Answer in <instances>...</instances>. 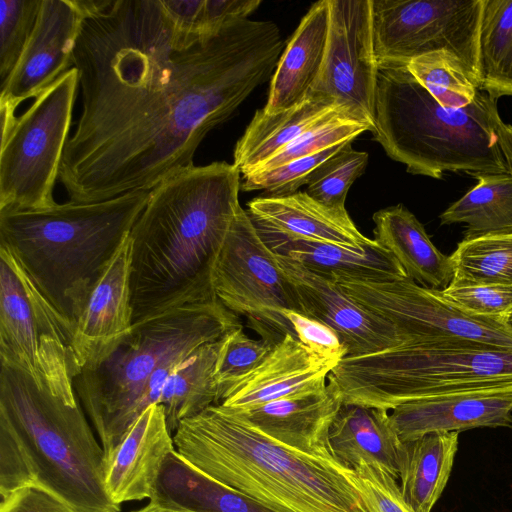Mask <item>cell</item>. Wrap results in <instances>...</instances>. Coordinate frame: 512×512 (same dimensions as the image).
Wrapping results in <instances>:
<instances>
[{
  "label": "cell",
  "mask_w": 512,
  "mask_h": 512,
  "mask_svg": "<svg viewBox=\"0 0 512 512\" xmlns=\"http://www.w3.org/2000/svg\"><path fill=\"white\" fill-rule=\"evenodd\" d=\"M506 322L512 328V312L506 318Z\"/></svg>",
  "instance_id": "681fc988"
},
{
  "label": "cell",
  "mask_w": 512,
  "mask_h": 512,
  "mask_svg": "<svg viewBox=\"0 0 512 512\" xmlns=\"http://www.w3.org/2000/svg\"><path fill=\"white\" fill-rule=\"evenodd\" d=\"M459 432H432L401 441L398 480L405 501L416 512H431L453 467Z\"/></svg>",
  "instance_id": "f1b7e54d"
},
{
  "label": "cell",
  "mask_w": 512,
  "mask_h": 512,
  "mask_svg": "<svg viewBox=\"0 0 512 512\" xmlns=\"http://www.w3.org/2000/svg\"><path fill=\"white\" fill-rule=\"evenodd\" d=\"M222 338L197 347L166 375L157 404L163 407L172 434L182 420L217 404L215 368Z\"/></svg>",
  "instance_id": "f546056e"
},
{
  "label": "cell",
  "mask_w": 512,
  "mask_h": 512,
  "mask_svg": "<svg viewBox=\"0 0 512 512\" xmlns=\"http://www.w3.org/2000/svg\"><path fill=\"white\" fill-rule=\"evenodd\" d=\"M472 176L477 184L440 215L441 224H466L464 238L512 232V174Z\"/></svg>",
  "instance_id": "4dcf8cb0"
},
{
  "label": "cell",
  "mask_w": 512,
  "mask_h": 512,
  "mask_svg": "<svg viewBox=\"0 0 512 512\" xmlns=\"http://www.w3.org/2000/svg\"><path fill=\"white\" fill-rule=\"evenodd\" d=\"M0 512H78L46 488L32 484L0 501Z\"/></svg>",
  "instance_id": "f6af8a7d"
},
{
  "label": "cell",
  "mask_w": 512,
  "mask_h": 512,
  "mask_svg": "<svg viewBox=\"0 0 512 512\" xmlns=\"http://www.w3.org/2000/svg\"><path fill=\"white\" fill-rule=\"evenodd\" d=\"M260 4L259 0H204L197 23L198 38L211 37L233 22L248 19Z\"/></svg>",
  "instance_id": "7bdbcfd3"
},
{
  "label": "cell",
  "mask_w": 512,
  "mask_h": 512,
  "mask_svg": "<svg viewBox=\"0 0 512 512\" xmlns=\"http://www.w3.org/2000/svg\"><path fill=\"white\" fill-rule=\"evenodd\" d=\"M36 484L29 457L12 430L0 422V501Z\"/></svg>",
  "instance_id": "60d3db41"
},
{
  "label": "cell",
  "mask_w": 512,
  "mask_h": 512,
  "mask_svg": "<svg viewBox=\"0 0 512 512\" xmlns=\"http://www.w3.org/2000/svg\"><path fill=\"white\" fill-rule=\"evenodd\" d=\"M85 17L74 0H41L32 35L9 77L0 102L17 108L36 98L73 65Z\"/></svg>",
  "instance_id": "9a60e30c"
},
{
  "label": "cell",
  "mask_w": 512,
  "mask_h": 512,
  "mask_svg": "<svg viewBox=\"0 0 512 512\" xmlns=\"http://www.w3.org/2000/svg\"><path fill=\"white\" fill-rule=\"evenodd\" d=\"M374 140L411 174L509 172L497 125V99L479 90L460 109L439 104L406 65H378Z\"/></svg>",
  "instance_id": "5b68a950"
},
{
  "label": "cell",
  "mask_w": 512,
  "mask_h": 512,
  "mask_svg": "<svg viewBox=\"0 0 512 512\" xmlns=\"http://www.w3.org/2000/svg\"><path fill=\"white\" fill-rule=\"evenodd\" d=\"M400 441L432 432L512 427V385L454 392L412 400L389 413Z\"/></svg>",
  "instance_id": "e0dca14e"
},
{
  "label": "cell",
  "mask_w": 512,
  "mask_h": 512,
  "mask_svg": "<svg viewBox=\"0 0 512 512\" xmlns=\"http://www.w3.org/2000/svg\"><path fill=\"white\" fill-rule=\"evenodd\" d=\"M150 191L38 210L0 211L5 247L74 328L87 300L143 212Z\"/></svg>",
  "instance_id": "277c9868"
},
{
  "label": "cell",
  "mask_w": 512,
  "mask_h": 512,
  "mask_svg": "<svg viewBox=\"0 0 512 512\" xmlns=\"http://www.w3.org/2000/svg\"><path fill=\"white\" fill-rule=\"evenodd\" d=\"M41 0L0 1V81L9 77L34 30Z\"/></svg>",
  "instance_id": "8d00e7d4"
},
{
  "label": "cell",
  "mask_w": 512,
  "mask_h": 512,
  "mask_svg": "<svg viewBox=\"0 0 512 512\" xmlns=\"http://www.w3.org/2000/svg\"><path fill=\"white\" fill-rule=\"evenodd\" d=\"M406 67L426 91L446 108L467 107L479 92L461 60L448 51L419 56L409 61Z\"/></svg>",
  "instance_id": "836d02e7"
},
{
  "label": "cell",
  "mask_w": 512,
  "mask_h": 512,
  "mask_svg": "<svg viewBox=\"0 0 512 512\" xmlns=\"http://www.w3.org/2000/svg\"><path fill=\"white\" fill-rule=\"evenodd\" d=\"M213 287L217 299L234 314L243 315L262 340L276 345L287 334L296 337L282 314L286 309L302 313L296 290L243 208L217 258Z\"/></svg>",
  "instance_id": "8fae6325"
},
{
  "label": "cell",
  "mask_w": 512,
  "mask_h": 512,
  "mask_svg": "<svg viewBox=\"0 0 512 512\" xmlns=\"http://www.w3.org/2000/svg\"><path fill=\"white\" fill-rule=\"evenodd\" d=\"M497 133L509 172L512 174V125L506 124L500 119L497 125Z\"/></svg>",
  "instance_id": "bcb514c9"
},
{
  "label": "cell",
  "mask_w": 512,
  "mask_h": 512,
  "mask_svg": "<svg viewBox=\"0 0 512 512\" xmlns=\"http://www.w3.org/2000/svg\"><path fill=\"white\" fill-rule=\"evenodd\" d=\"M175 450L164 409L150 405L106 457L105 488L111 500L151 499L167 456Z\"/></svg>",
  "instance_id": "ac0fdd59"
},
{
  "label": "cell",
  "mask_w": 512,
  "mask_h": 512,
  "mask_svg": "<svg viewBox=\"0 0 512 512\" xmlns=\"http://www.w3.org/2000/svg\"><path fill=\"white\" fill-rule=\"evenodd\" d=\"M453 305L473 315L504 319L512 312V286L450 284L441 290Z\"/></svg>",
  "instance_id": "f35d334b"
},
{
  "label": "cell",
  "mask_w": 512,
  "mask_h": 512,
  "mask_svg": "<svg viewBox=\"0 0 512 512\" xmlns=\"http://www.w3.org/2000/svg\"><path fill=\"white\" fill-rule=\"evenodd\" d=\"M247 207L257 228L288 238L358 250L372 241L358 230L347 210L331 209L305 192L257 197L248 202Z\"/></svg>",
  "instance_id": "44dd1931"
},
{
  "label": "cell",
  "mask_w": 512,
  "mask_h": 512,
  "mask_svg": "<svg viewBox=\"0 0 512 512\" xmlns=\"http://www.w3.org/2000/svg\"><path fill=\"white\" fill-rule=\"evenodd\" d=\"M343 404L393 410L416 399L512 385V350L479 343H412L344 357L330 372Z\"/></svg>",
  "instance_id": "ba28073f"
},
{
  "label": "cell",
  "mask_w": 512,
  "mask_h": 512,
  "mask_svg": "<svg viewBox=\"0 0 512 512\" xmlns=\"http://www.w3.org/2000/svg\"><path fill=\"white\" fill-rule=\"evenodd\" d=\"M74 329L0 246V364L27 374L65 403L78 404L74 380L83 365Z\"/></svg>",
  "instance_id": "9c48e42d"
},
{
  "label": "cell",
  "mask_w": 512,
  "mask_h": 512,
  "mask_svg": "<svg viewBox=\"0 0 512 512\" xmlns=\"http://www.w3.org/2000/svg\"><path fill=\"white\" fill-rule=\"evenodd\" d=\"M328 30L329 0H321L309 8L279 58L266 112L291 108L309 95L324 61Z\"/></svg>",
  "instance_id": "cb8c5ba5"
},
{
  "label": "cell",
  "mask_w": 512,
  "mask_h": 512,
  "mask_svg": "<svg viewBox=\"0 0 512 512\" xmlns=\"http://www.w3.org/2000/svg\"><path fill=\"white\" fill-rule=\"evenodd\" d=\"M342 111L347 110L333 99L312 93L276 113L258 109L236 143L233 164L245 176L297 137Z\"/></svg>",
  "instance_id": "d4e9b609"
},
{
  "label": "cell",
  "mask_w": 512,
  "mask_h": 512,
  "mask_svg": "<svg viewBox=\"0 0 512 512\" xmlns=\"http://www.w3.org/2000/svg\"><path fill=\"white\" fill-rule=\"evenodd\" d=\"M378 68L372 0H329L325 57L310 93L333 99L373 130Z\"/></svg>",
  "instance_id": "5bb4252c"
},
{
  "label": "cell",
  "mask_w": 512,
  "mask_h": 512,
  "mask_svg": "<svg viewBox=\"0 0 512 512\" xmlns=\"http://www.w3.org/2000/svg\"><path fill=\"white\" fill-rule=\"evenodd\" d=\"M345 144L347 143L292 160L273 170L245 175L241 189L247 192L263 190L266 196H284L296 193L301 186L307 185L314 172Z\"/></svg>",
  "instance_id": "74e56055"
},
{
  "label": "cell",
  "mask_w": 512,
  "mask_h": 512,
  "mask_svg": "<svg viewBox=\"0 0 512 512\" xmlns=\"http://www.w3.org/2000/svg\"><path fill=\"white\" fill-rule=\"evenodd\" d=\"M240 174L225 161L193 165L150 191L129 234L133 324L218 300L214 268L242 208Z\"/></svg>",
  "instance_id": "7a4b0ae2"
},
{
  "label": "cell",
  "mask_w": 512,
  "mask_h": 512,
  "mask_svg": "<svg viewBox=\"0 0 512 512\" xmlns=\"http://www.w3.org/2000/svg\"><path fill=\"white\" fill-rule=\"evenodd\" d=\"M15 110L10 105L0 102L1 142L7 139L16 124Z\"/></svg>",
  "instance_id": "7dc6e473"
},
{
  "label": "cell",
  "mask_w": 512,
  "mask_h": 512,
  "mask_svg": "<svg viewBox=\"0 0 512 512\" xmlns=\"http://www.w3.org/2000/svg\"><path fill=\"white\" fill-rule=\"evenodd\" d=\"M296 338L314 354L324 360L339 363L347 356L340 336L326 324L296 310H283Z\"/></svg>",
  "instance_id": "b9f144b4"
},
{
  "label": "cell",
  "mask_w": 512,
  "mask_h": 512,
  "mask_svg": "<svg viewBox=\"0 0 512 512\" xmlns=\"http://www.w3.org/2000/svg\"><path fill=\"white\" fill-rule=\"evenodd\" d=\"M480 88L512 96V0H483L479 30Z\"/></svg>",
  "instance_id": "1f68e13d"
},
{
  "label": "cell",
  "mask_w": 512,
  "mask_h": 512,
  "mask_svg": "<svg viewBox=\"0 0 512 512\" xmlns=\"http://www.w3.org/2000/svg\"><path fill=\"white\" fill-rule=\"evenodd\" d=\"M173 441L205 475L275 512H368L354 470L284 446L221 404L182 420Z\"/></svg>",
  "instance_id": "3957f363"
},
{
  "label": "cell",
  "mask_w": 512,
  "mask_h": 512,
  "mask_svg": "<svg viewBox=\"0 0 512 512\" xmlns=\"http://www.w3.org/2000/svg\"><path fill=\"white\" fill-rule=\"evenodd\" d=\"M79 87L72 66L37 96L0 148V211L46 209L72 124Z\"/></svg>",
  "instance_id": "30bf717a"
},
{
  "label": "cell",
  "mask_w": 512,
  "mask_h": 512,
  "mask_svg": "<svg viewBox=\"0 0 512 512\" xmlns=\"http://www.w3.org/2000/svg\"><path fill=\"white\" fill-rule=\"evenodd\" d=\"M342 404L340 391L328 380L326 387L319 390L245 410H232L264 435L284 446L311 455L333 457L329 446V431Z\"/></svg>",
  "instance_id": "ffe728a7"
},
{
  "label": "cell",
  "mask_w": 512,
  "mask_h": 512,
  "mask_svg": "<svg viewBox=\"0 0 512 512\" xmlns=\"http://www.w3.org/2000/svg\"><path fill=\"white\" fill-rule=\"evenodd\" d=\"M275 255L296 290L302 313L332 328L340 336L347 356L374 354L403 344L390 323L354 302L335 281Z\"/></svg>",
  "instance_id": "2e32d148"
},
{
  "label": "cell",
  "mask_w": 512,
  "mask_h": 512,
  "mask_svg": "<svg viewBox=\"0 0 512 512\" xmlns=\"http://www.w3.org/2000/svg\"><path fill=\"white\" fill-rule=\"evenodd\" d=\"M132 317L128 235L94 286L75 324L74 345L82 365L124 335L133 325Z\"/></svg>",
  "instance_id": "7402d4cb"
},
{
  "label": "cell",
  "mask_w": 512,
  "mask_h": 512,
  "mask_svg": "<svg viewBox=\"0 0 512 512\" xmlns=\"http://www.w3.org/2000/svg\"><path fill=\"white\" fill-rule=\"evenodd\" d=\"M353 470L368 512H416L403 498L398 480L389 472L365 463H359Z\"/></svg>",
  "instance_id": "ab89813d"
},
{
  "label": "cell",
  "mask_w": 512,
  "mask_h": 512,
  "mask_svg": "<svg viewBox=\"0 0 512 512\" xmlns=\"http://www.w3.org/2000/svg\"><path fill=\"white\" fill-rule=\"evenodd\" d=\"M367 163V152L353 149L349 142L314 172L305 193L331 209L344 211L348 190Z\"/></svg>",
  "instance_id": "e575fe53"
},
{
  "label": "cell",
  "mask_w": 512,
  "mask_h": 512,
  "mask_svg": "<svg viewBox=\"0 0 512 512\" xmlns=\"http://www.w3.org/2000/svg\"><path fill=\"white\" fill-rule=\"evenodd\" d=\"M373 221L374 240L396 258L409 278L438 290L450 285L454 277L450 256L435 247L406 207L399 204L378 210Z\"/></svg>",
  "instance_id": "484cf974"
},
{
  "label": "cell",
  "mask_w": 512,
  "mask_h": 512,
  "mask_svg": "<svg viewBox=\"0 0 512 512\" xmlns=\"http://www.w3.org/2000/svg\"><path fill=\"white\" fill-rule=\"evenodd\" d=\"M400 443L389 411L362 405L342 404L329 431L331 453L342 465H375L397 480Z\"/></svg>",
  "instance_id": "4316f807"
},
{
  "label": "cell",
  "mask_w": 512,
  "mask_h": 512,
  "mask_svg": "<svg viewBox=\"0 0 512 512\" xmlns=\"http://www.w3.org/2000/svg\"><path fill=\"white\" fill-rule=\"evenodd\" d=\"M241 325L220 301L188 304L134 323L74 380L75 393L108 457L144 412L147 386L163 367Z\"/></svg>",
  "instance_id": "8992f818"
},
{
  "label": "cell",
  "mask_w": 512,
  "mask_h": 512,
  "mask_svg": "<svg viewBox=\"0 0 512 512\" xmlns=\"http://www.w3.org/2000/svg\"><path fill=\"white\" fill-rule=\"evenodd\" d=\"M337 362L324 360L287 334L248 375L235 382L219 404L245 410L322 389Z\"/></svg>",
  "instance_id": "d6986e66"
},
{
  "label": "cell",
  "mask_w": 512,
  "mask_h": 512,
  "mask_svg": "<svg viewBox=\"0 0 512 512\" xmlns=\"http://www.w3.org/2000/svg\"><path fill=\"white\" fill-rule=\"evenodd\" d=\"M275 345L264 340H254L246 335L242 325L230 330L222 338L215 379L220 403L225 392L238 380L252 372L270 353Z\"/></svg>",
  "instance_id": "d590c367"
},
{
  "label": "cell",
  "mask_w": 512,
  "mask_h": 512,
  "mask_svg": "<svg viewBox=\"0 0 512 512\" xmlns=\"http://www.w3.org/2000/svg\"><path fill=\"white\" fill-rule=\"evenodd\" d=\"M283 49L274 22L244 19L176 51L76 125L59 172L69 201L151 191L193 166L207 134L273 75Z\"/></svg>",
  "instance_id": "6da1fadb"
},
{
  "label": "cell",
  "mask_w": 512,
  "mask_h": 512,
  "mask_svg": "<svg viewBox=\"0 0 512 512\" xmlns=\"http://www.w3.org/2000/svg\"><path fill=\"white\" fill-rule=\"evenodd\" d=\"M169 21L177 51H183L200 41L197 23L204 0H159Z\"/></svg>",
  "instance_id": "ee69618b"
},
{
  "label": "cell",
  "mask_w": 512,
  "mask_h": 512,
  "mask_svg": "<svg viewBox=\"0 0 512 512\" xmlns=\"http://www.w3.org/2000/svg\"><path fill=\"white\" fill-rule=\"evenodd\" d=\"M0 422L25 449L37 485L78 512H121L105 488V452L79 404L69 405L27 374L1 365Z\"/></svg>",
  "instance_id": "52a82bcc"
},
{
  "label": "cell",
  "mask_w": 512,
  "mask_h": 512,
  "mask_svg": "<svg viewBox=\"0 0 512 512\" xmlns=\"http://www.w3.org/2000/svg\"><path fill=\"white\" fill-rule=\"evenodd\" d=\"M354 302L390 323L412 343H479L512 350V328L504 319L463 311L446 300L441 290L404 277L389 282L352 279L335 281Z\"/></svg>",
  "instance_id": "4fadbf2b"
},
{
  "label": "cell",
  "mask_w": 512,
  "mask_h": 512,
  "mask_svg": "<svg viewBox=\"0 0 512 512\" xmlns=\"http://www.w3.org/2000/svg\"><path fill=\"white\" fill-rule=\"evenodd\" d=\"M483 0H372L378 65H406L445 50L461 60L480 88L479 30Z\"/></svg>",
  "instance_id": "7c38bea8"
},
{
  "label": "cell",
  "mask_w": 512,
  "mask_h": 512,
  "mask_svg": "<svg viewBox=\"0 0 512 512\" xmlns=\"http://www.w3.org/2000/svg\"><path fill=\"white\" fill-rule=\"evenodd\" d=\"M450 258V284L512 286V232L464 238Z\"/></svg>",
  "instance_id": "d6a6232c"
},
{
  "label": "cell",
  "mask_w": 512,
  "mask_h": 512,
  "mask_svg": "<svg viewBox=\"0 0 512 512\" xmlns=\"http://www.w3.org/2000/svg\"><path fill=\"white\" fill-rule=\"evenodd\" d=\"M150 502L190 512H275L205 475L176 450L167 456Z\"/></svg>",
  "instance_id": "83f0119b"
},
{
  "label": "cell",
  "mask_w": 512,
  "mask_h": 512,
  "mask_svg": "<svg viewBox=\"0 0 512 512\" xmlns=\"http://www.w3.org/2000/svg\"><path fill=\"white\" fill-rule=\"evenodd\" d=\"M133 512H190L185 510H175V509H169L162 507L160 505H157L153 502H150L143 508L133 511Z\"/></svg>",
  "instance_id": "c3c4849f"
},
{
  "label": "cell",
  "mask_w": 512,
  "mask_h": 512,
  "mask_svg": "<svg viewBox=\"0 0 512 512\" xmlns=\"http://www.w3.org/2000/svg\"><path fill=\"white\" fill-rule=\"evenodd\" d=\"M256 229L275 254L294 260L333 281L389 282L407 277L396 258L374 239L363 250H358L326 242L292 239Z\"/></svg>",
  "instance_id": "603a6c76"
}]
</instances>
